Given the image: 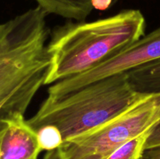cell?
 Wrapping results in <instances>:
<instances>
[{"label": "cell", "instance_id": "1", "mask_svg": "<svg viewBox=\"0 0 160 159\" xmlns=\"http://www.w3.org/2000/svg\"><path fill=\"white\" fill-rule=\"evenodd\" d=\"M145 19L138 9L95 21L68 22L50 34V65L45 85L92 70L145 35Z\"/></svg>", "mask_w": 160, "mask_h": 159}, {"label": "cell", "instance_id": "2", "mask_svg": "<svg viewBox=\"0 0 160 159\" xmlns=\"http://www.w3.org/2000/svg\"><path fill=\"white\" fill-rule=\"evenodd\" d=\"M47 15L37 6L7 22L0 39V105L5 106L1 114H24L45 85L50 65Z\"/></svg>", "mask_w": 160, "mask_h": 159}, {"label": "cell", "instance_id": "3", "mask_svg": "<svg viewBox=\"0 0 160 159\" xmlns=\"http://www.w3.org/2000/svg\"><path fill=\"white\" fill-rule=\"evenodd\" d=\"M147 94L134 89L128 73H121L61 97H47L28 121L36 131L54 126L65 143L100 127Z\"/></svg>", "mask_w": 160, "mask_h": 159}, {"label": "cell", "instance_id": "4", "mask_svg": "<svg viewBox=\"0 0 160 159\" xmlns=\"http://www.w3.org/2000/svg\"><path fill=\"white\" fill-rule=\"evenodd\" d=\"M159 121L160 93L148 94L100 127L47 151L44 159H106L127 142L152 130Z\"/></svg>", "mask_w": 160, "mask_h": 159}, {"label": "cell", "instance_id": "5", "mask_svg": "<svg viewBox=\"0 0 160 159\" xmlns=\"http://www.w3.org/2000/svg\"><path fill=\"white\" fill-rule=\"evenodd\" d=\"M158 59H160V26L92 70L52 84L48 89V97H61L99 80L128 73Z\"/></svg>", "mask_w": 160, "mask_h": 159}, {"label": "cell", "instance_id": "6", "mask_svg": "<svg viewBox=\"0 0 160 159\" xmlns=\"http://www.w3.org/2000/svg\"><path fill=\"white\" fill-rule=\"evenodd\" d=\"M21 112L0 115V159H38L42 151L38 132Z\"/></svg>", "mask_w": 160, "mask_h": 159}, {"label": "cell", "instance_id": "7", "mask_svg": "<svg viewBox=\"0 0 160 159\" xmlns=\"http://www.w3.org/2000/svg\"><path fill=\"white\" fill-rule=\"evenodd\" d=\"M47 14L75 21H85L92 9V0H34Z\"/></svg>", "mask_w": 160, "mask_h": 159}, {"label": "cell", "instance_id": "8", "mask_svg": "<svg viewBox=\"0 0 160 159\" xmlns=\"http://www.w3.org/2000/svg\"><path fill=\"white\" fill-rule=\"evenodd\" d=\"M131 84L144 94L160 93V59L128 72Z\"/></svg>", "mask_w": 160, "mask_h": 159}, {"label": "cell", "instance_id": "9", "mask_svg": "<svg viewBox=\"0 0 160 159\" xmlns=\"http://www.w3.org/2000/svg\"><path fill=\"white\" fill-rule=\"evenodd\" d=\"M151 130L120 146L106 159H141Z\"/></svg>", "mask_w": 160, "mask_h": 159}, {"label": "cell", "instance_id": "10", "mask_svg": "<svg viewBox=\"0 0 160 159\" xmlns=\"http://www.w3.org/2000/svg\"><path fill=\"white\" fill-rule=\"evenodd\" d=\"M37 132L42 151H53L59 147L63 143L60 132L54 126H43Z\"/></svg>", "mask_w": 160, "mask_h": 159}, {"label": "cell", "instance_id": "11", "mask_svg": "<svg viewBox=\"0 0 160 159\" xmlns=\"http://www.w3.org/2000/svg\"><path fill=\"white\" fill-rule=\"evenodd\" d=\"M156 147H160V121L150 132L146 140L145 149H150Z\"/></svg>", "mask_w": 160, "mask_h": 159}, {"label": "cell", "instance_id": "12", "mask_svg": "<svg viewBox=\"0 0 160 159\" xmlns=\"http://www.w3.org/2000/svg\"><path fill=\"white\" fill-rule=\"evenodd\" d=\"M141 159H160V147L145 150Z\"/></svg>", "mask_w": 160, "mask_h": 159}, {"label": "cell", "instance_id": "13", "mask_svg": "<svg viewBox=\"0 0 160 159\" xmlns=\"http://www.w3.org/2000/svg\"><path fill=\"white\" fill-rule=\"evenodd\" d=\"M92 6L98 10H106L112 6V0H92Z\"/></svg>", "mask_w": 160, "mask_h": 159}, {"label": "cell", "instance_id": "14", "mask_svg": "<svg viewBox=\"0 0 160 159\" xmlns=\"http://www.w3.org/2000/svg\"><path fill=\"white\" fill-rule=\"evenodd\" d=\"M6 27H7V22L4 23H0V39L3 36L6 31Z\"/></svg>", "mask_w": 160, "mask_h": 159}, {"label": "cell", "instance_id": "15", "mask_svg": "<svg viewBox=\"0 0 160 159\" xmlns=\"http://www.w3.org/2000/svg\"><path fill=\"white\" fill-rule=\"evenodd\" d=\"M4 108H5L4 105H0V115H1V113H2V110H3V109H4Z\"/></svg>", "mask_w": 160, "mask_h": 159}, {"label": "cell", "instance_id": "16", "mask_svg": "<svg viewBox=\"0 0 160 159\" xmlns=\"http://www.w3.org/2000/svg\"><path fill=\"white\" fill-rule=\"evenodd\" d=\"M118 1H119V0H112V6H113L115 3H117Z\"/></svg>", "mask_w": 160, "mask_h": 159}]
</instances>
